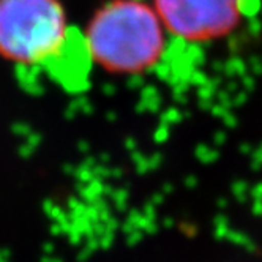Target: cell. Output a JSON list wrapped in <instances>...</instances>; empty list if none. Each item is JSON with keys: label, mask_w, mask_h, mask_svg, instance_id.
<instances>
[{"label": "cell", "mask_w": 262, "mask_h": 262, "mask_svg": "<svg viewBox=\"0 0 262 262\" xmlns=\"http://www.w3.org/2000/svg\"><path fill=\"white\" fill-rule=\"evenodd\" d=\"M166 33L152 4L107 0L90 17L84 40L95 65L117 74H141L161 60Z\"/></svg>", "instance_id": "6da1fadb"}, {"label": "cell", "mask_w": 262, "mask_h": 262, "mask_svg": "<svg viewBox=\"0 0 262 262\" xmlns=\"http://www.w3.org/2000/svg\"><path fill=\"white\" fill-rule=\"evenodd\" d=\"M74 38L60 0H0V57L51 70Z\"/></svg>", "instance_id": "7a4b0ae2"}, {"label": "cell", "mask_w": 262, "mask_h": 262, "mask_svg": "<svg viewBox=\"0 0 262 262\" xmlns=\"http://www.w3.org/2000/svg\"><path fill=\"white\" fill-rule=\"evenodd\" d=\"M167 33L186 43H210L231 35L256 11L248 0H152Z\"/></svg>", "instance_id": "3957f363"}]
</instances>
